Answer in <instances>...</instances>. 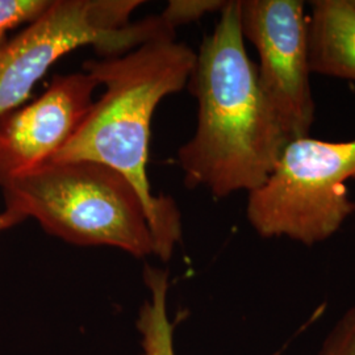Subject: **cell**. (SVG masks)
I'll use <instances>...</instances> for the list:
<instances>
[{
  "label": "cell",
  "instance_id": "obj_1",
  "mask_svg": "<svg viewBox=\"0 0 355 355\" xmlns=\"http://www.w3.org/2000/svg\"><path fill=\"white\" fill-rule=\"evenodd\" d=\"M198 125L178 152L186 186L217 199L265 184L291 142L262 91L242 35L240 0L227 1L189 80Z\"/></svg>",
  "mask_w": 355,
  "mask_h": 355
},
{
  "label": "cell",
  "instance_id": "obj_2",
  "mask_svg": "<svg viewBox=\"0 0 355 355\" xmlns=\"http://www.w3.org/2000/svg\"><path fill=\"white\" fill-rule=\"evenodd\" d=\"M196 51L175 37L155 38L119 55L89 60L85 73L105 91L76 135L51 162L92 161L127 178L146 209L154 255L168 261L182 240V220L170 196H155L148 179L153 114L166 96L189 85Z\"/></svg>",
  "mask_w": 355,
  "mask_h": 355
},
{
  "label": "cell",
  "instance_id": "obj_3",
  "mask_svg": "<svg viewBox=\"0 0 355 355\" xmlns=\"http://www.w3.org/2000/svg\"><path fill=\"white\" fill-rule=\"evenodd\" d=\"M1 189L6 211L37 220L54 237L79 246H112L144 258L154 254L140 195L108 166L48 162Z\"/></svg>",
  "mask_w": 355,
  "mask_h": 355
},
{
  "label": "cell",
  "instance_id": "obj_4",
  "mask_svg": "<svg viewBox=\"0 0 355 355\" xmlns=\"http://www.w3.org/2000/svg\"><path fill=\"white\" fill-rule=\"evenodd\" d=\"M141 0H51L15 37L0 45V116L16 110L64 55L82 46L119 55L175 31L159 16L129 21Z\"/></svg>",
  "mask_w": 355,
  "mask_h": 355
},
{
  "label": "cell",
  "instance_id": "obj_5",
  "mask_svg": "<svg viewBox=\"0 0 355 355\" xmlns=\"http://www.w3.org/2000/svg\"><path fill=\"white\" fill-rule=\"evenodd\" d=\"M349 179H355V139L291 141L265 184L249 193L248 221L262 239L327 241L355 212Z\"/></svg>",
  "mask_w": 355,
  "mask_h": 355
},
{
  "label": "cell",
  "instance_id": "obj_6",
  "mask_svg": "<svg viewBox=\"0 0 355 355\" xmlns=\"http://www.w3.org/2000/svg\"><path fill=\"white\" fill-rule=\"evenodd\" d=\"M242 35L259 57L258 79L290 141L309 136L315 101L309 82V17L300 0H240Z\"/></svg>",
  "mask_w": 355,
  "mask_h": 355
},
{
  "label": "cell",
  "instance_id": "obj_7",
  "mask_svg": "<svg viewBox=\"0 0 355 355\" xmlns=\"http://www.w3.org/2000/svg\"><path fill=\"white\" fill-rule=\"evenodd\" d=\"M87 73L55 76L35 102L0 116V187L51 162L94 104Z\"/></svg>",
  "mask_w": 355,
  "mask_h": 355
},
{
  "label": "cell",
  "instance_id": "obj_8",
  "mask_svg": "<svg viewBox=\"0 0 355 355\" xmlns=\"http://www.w3.org/2000/svg\"><path fill=\"white\" fill-rule=\"evenodd\" d=\"M309 66L312 73L355 82V7L352 0L312 3Z\"/></svg>",
  "mask_w": 355,
  "mask_h": 355
},
{
  "label": "cell",
  "instance_id": "obj_9",
  "mask_svg": "<svg viewBox=\"0 0 355 355\" xmlns=\"http://www.w3.org/2000/svg\"><path fill=\"white\" fill-rule=\"evenodd\" d=\"M144 280L150 297L141 306L137 329L141 336V355H175L174 325L167 315L168 272L146 265Z\"/></svg>",
  "mask_w": 355,
  "mask_h": 355
},
{
  "label": "cell",
  "instance_id": "obj_10",
  "mask_svg": "<svg viewBox=\"0 0 355 355\" xmlns=\"http://www.w3.org/2000/svg\"><path fill=\"white\" fill-rule=\"evenodd\" d=\"M51 0H0V41L16 26L36 20Z\"/></svg>",
  "mask_w": 355,
  "mask_h": 355
},
{
  "label": "cell",
  "instance_id": "obj_11",
  "mask_svg": "<svg viewBox=\"0 0 355 355\" xmlns=\"http://www.w3.org/2000/svg\"><path fill=\"white\" fill-rule=\"evenodd\" d=\"M225 4L224 0H171L161 16L167 26L175 29L202 19L207 13L221 12Z\"/></svg>",
  "mask_w": 355,
  "mask_h": 355
},
{
  "label": "cell",
  "instance_id": "obj_12",
  "mask_svg": "<svg viewBox=\"0 0 355 355\" xmlns=\"http://www.w3.org/2000/svg\"><path fill=\"white\" fill-rule=\"evenodd\" d=\"M318 355H355V304L337 320Z\"/></svg>",
  "mask_w": 355,
  "mask_h": 355
},
{
  "label": "cell",
  "instance_id": "obj_13",
  "mask_svg": "<svg viewBox=\"0 0 355 355\" xmlns=\"http://www.w3.org/2000/svg\"><path fill=\"white\" fill-rule=\"evenodd\" d=\"M23 221H24V218H21L20 216L15 215L10 211H4L0 214V232L16 227V225L21 224Z\"/></svg>",
  "mask_w": 355,
  "mask_h": 355
},
{
  "label": "cell",
  "instance_id": "obj_14",
  "mask_svg": "<svg viewBox=\"0 0 355 355\" xmlns=\"http://www.w3.org/2000/svg\"><path fill=\"white\" fill-rule=\"evenodd\" d=\"M352 3H353V4H354V7H355V0H352Z\"/></svg>",
  "mask_w": 355,
  "mask_h": 355
}]
</instances>
